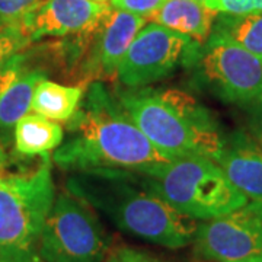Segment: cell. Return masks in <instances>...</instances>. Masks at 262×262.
Listing matches in <instances>:
<instances>
[{"label": "cell", "mask_w": 262, "mask_h": 262, "mask_svg": "<svg viewBox=\"0 0 262 262\" xmlns=\"http://www.w3.org/2000/svg\"><path fill=\"white\" fill-rule=\"evenodd\" d=\"M215 163L248 200L262 203V149L245 130L226 136Z\"/></svg>", "instance_id": "cell-12"}, {"label": "cell", "mask_w": 262, "mask_h": 262, "mask_svg": "<svg viewBox=\"0 0 262 262\" xmlns=\"http://www.w3.org/2000/svg\"><path fill=\"white\" fill-rule=\"evenodd\" d=\"M217 15L215 10L195 0H166L159 10L149 16V20L203 46L213 31Z\"/></svg>", "instance_id": "cell-13"}, {"label": "cell", "mask_w": 262, "mask_h": 262, "mask_svg": "<svg viewBox=\"0 0 262 262\" xmlns=\"http://www.w3.org/2000/svg\"><path fill=\"white\" fill-rule=\"evenodd\" d=\"M64 139L63 127L39 114L24 115L13 128L15 150L20 155H44L56 150Z\"/></svg>", "instance_id": "cell-15"}, {"label": "cell", "mask_w": 262, "mask_h": 262, "mask_svg": "<svg viewBox=\"0 0 262 262\" xmlns=\"http://www.w3.org/2000/svg\"><path fill=\"white\" fill-rule=\"evenodd\" d=\"M102 262H160L150 253L131 248V246H117L108 249Z\"/></svg>", "instance_id": "cell-22"}, {"label": "cell", "mask_w": 262, "mask_h": 262, "mask_svg": "<svg viewBox=\"0 0 262 262\" xmlns=\"http://www.w3.org/2000/svg\"><path fill=\"white\" fill-rule=\"evenodd\" d=\"M191 67L225 102L249 108L262 101V58L229 39L210 35Z\"/></svg>", "instance_id": "cell-7"}, {"label": "cell", "mask_w": 262, "mask_h": 262, "mask_svg": "<svg viewBox=\"0 0 262 262\" xmlns=\"http://www.w3.org/2000/svg\"><path fill=\"white\" fill-rule=\"evenodd\" d=\"M54 200L51 155L8 153L0 144V253L38 251Z\"/></svg>", "instance_id": "cell-4"}, {"label": "cell", "mask_w": 262, "mask_h": 262, "mask_svg": "<svg viewBox=\"0 0 262 262\" xmlns=\"http://www.w3.org/2000/svg\"><path fill=\"white\" fill-rule=\"evenodd\" d=\"M140 175L165 203L194 220L217 219L248 203L222 168L206 156L173 158L162 168Z\"/></svg>", "instance_id": "cell-5"}, {"label": "cell", "mask_w": 262, "mask_h": 262, "mask_svg": "<svg viewBox=\"0 0 262 262\" xmlns=\"http://www.w3.org/2000/svg\"><path fill=\"white\" fill-rule=\"evenodd\" d=\"M66 133L51 158L72 173L96 169L150 173L172 160L150 143L101 80L88 84L77 111L66 121Z\"/></svg>", "instance_id": "cell-1"}, {"label": "cell", "mask_w": 262, "mask_h": 262, "mask_svg": "<svg viewBox=\"0 0 262 262\" xmlns=\"http://www.w3.org/2000/svg\"><path fill=\"white\" fill-rule=\"evenodd\" d=\"M115 96L149 141L170 159L200 155L215 160L225 134L215 117L181 89L118 88Z\"/></svg>", "instance_id": "cell-3"}, {"label": "cell", "mask_w": 262, "mask_h": 262, "mask_svg": "<svg viewBox=\"0 0 262 262\" xmlns=\"http://www.w3.org/2000/svg\"><path fill=\"white\" fill-rule=\"evenodd\" d=\"M31 44L20 25H0V70L19 51Z\"/></svg>", "instance_id": "cell-18"}, {"label": "cell", "mask_w": 262, "mask_h": 262, "mask_svg": "<svg viewBox=\"0 0 262 262\" xmlns=\"http://www.w3.org/2000/svg\"><path fill=\"white\" fill-rule=\"evenodd\" d=\"M113 6L95 0H44L22 20L20 28L31 42L44 37H69L94 32Z\"/></svg>", "instance_id": "cell-10"}, {"label": "cell", "mask_w": 262, "mask_h": 262, "mask_svg": "<svg viewBox=\"0 0 262 262\" xmlns=\"http://www.w3.org/2000/svg\"><path fill=\"white\" fill-rule=\"evenodd\" d=\"M217 13L252 15L262 13V0H208L204 3Z\"/></svg>", "instance_id": "cell-20"}, {"label": "cell", "mask_w": 262, "mask_h": 262, "mask_svg": "<svg viewBox=\"0 0 262 262\" xmlns=\"http://www.w3.org/2000/svg\"><path fill=\"white\" fill-rule=\"evenodd\" d=\"M201 44L172 29L149 22L133 39L117 70L118 80L125 88H144L166 79L179 63Z\"/></svg>", "instance_id": "cell-8"}, {"label": "cell", "mask_w": 262, "mask_h": 262, "mask_svg": "<svg viewBox=\"0 0 262 262\" xmlns=\"http://www.w3.org/2000/svg\"><path fill=\"white\" fill-rule=\"evenodd\" d=\"M0 262H44L38 251L24 253H0Z\"/></svg>", "instance_id": "cell-24"}, {"label": "cell", "mask_w": 262, "mask_h": 262, "mask_svg": "<svg viewBox=\"0 0 262 262\" xmlns=\"http://www.w3.org/2000/svg\"><path fill=\"white\" fill-rule=\"evenodd\" d=\"M211 37L229 39L253 56L262 58V13L227 15L219 13Z\"/></svg>", "instance_id": "cell-17"}, {"label": "cell", "mask_w": 262, "mask_h": 262, "mask_svg": "<svg viewBox=\"0 0 262 262\" xmlns=\"http://www.w3.org/2000/svg\"><path fill=\"white\" fill-rule=\"evenodd\" d=\"M47 77L44 70L28 67L0 95V133L9 134L16 122L28 114L37 84Z\"/></svg>", "instance_id": "cell-16"}, {"label": "cell", "mask_w": 262, "mask_h": 262, "mask_svg": "<svg viewBox=\"0 0 262 262\" xmlns=\"http://www.w3.org/2000/svg\"><path fill=\"white\" fill-rule=\"evenodd\" d=\"M111 3L115 9L125 10L149 19V16L166 3V0H111Z\"/></svg>", "instance_id": "cell-21"}, {"label": "cell", "mask_w": 262, "mask_h": 262, "mask_svg": "<svg viewBox=\"0 0 262 262\" xmlns=\"http://www.w3.org/2000/svg\"><path fill=\"white\" fill-rule=\"evenodd\" d=\"M95 2H102V3H106L108 0H95Z\"/></svg>", "instance_id": "cell-27"}, {"label": "cell", "mask_w": 262, "mask_h": 262, "mask_svg": "<svg viewBox=\"0 0 262 262\" xmlns=\"http://www.w3.org/2000/svg\"><path fill=\"white\" fill-rule=\"evenodd\" d=\"M237 262H262V256H255V258H248V259H244V261H237Z\"/></svg>", "instance_id": "cell-25"}, {"label": "cell", "mask_w": 262, "mask_h": 262, "mask_svg": "<svg viewBox=\"0 0 262 262\" xmlns=\"http://www.w3.org/2000/svg\"><path fill=\"white\" fill-rule=\"evenodd\" d=\"M249 134L262 149V101L249 106Z\"/></svg>", "instance_id": "cell-23"}, {"label": "cell", "mask_w": 262, "mask_h": 262, "mask_svg": "<svg viewBox=\"0 0 262 262\" xmlns=\"http://www.w3.org/2000/svg\"><path fill=\"white\" fill-rule=\"evenodd\" d=\"M86 88L83 84L67 86L44 79L34 91L31 110L53 121H69L82 102Z\"/></svg>", "instance_id": "cell-14"}, {"label": "cell", "mask_w": 262, "mask_h": 262, "mask_svg": "<svg viewBox=\"0 0 262 262\" xmlns=\"http://www.w3.org/2000/svg\"><path fill=\"white\" fill-rule=\"evenodd\" d=\"M44 0H0V25H20Z\"/></svg>", "instance_id": "cell-19"}, {"label": "cell", "mask_w": 262, "mask_h": 262, "mask_svg": "<svg viewBox=\"0 0 262 262\" xmlns=\"http://www.w3.org/2000/svg\"><path fill=\"white\" fill-rule=\"evenodd\" d=\"M147 19L130 12L113 9L103 19L82 64V84L117 76L122 57Z\"/></svg>", "instance_id": "cell-11"}, {"label": "cell", "mask_w": 262, "mask_h": 262, "mask_svg": "<svg viewBox=\"0 0 262 262\" xmlns=\"http://www.w3.org/2000/svg\"><path fill=\"white\" fill-rule=\"evenodd\" d=\"M195 2H200V3H207L208 0H195Z\"/></svg>", "instance_id": "cell-26"}, {"label": "cell", "mask_w": 262, "mask_h": 262, "mask_svg": "<svg viewBox=\"0 0 262 262\" xmlns=\"http://www.w3.org/2000/svg\"><path fill=\"white\" fill-rule=\"evenodd\" d=\"M195 252L214 262L262 256V203L252 201L229 214L198 225Z\"/></svg>", "instance_id": "cell-9"}, {"label": "cell", "mask_w": 262, "mask_h": 262, "mask_svg": "<svg viewBox=\"0 0 262 262\" xmlns=\"http://www.w3.org/2000/svg\"><path fill=\"white\" fill-rule=\"evenodd\" d=\"M72 195L101 211L125 233L169 249L194 242L196 222L165 203L140 173L122 169L73 172L66 182Z\"/></svg>", "instance_id": "cell-2"}, {"label": "cell", "mask_w": 262, "mask_h": 262, "mask_svg": "<svg viewBox=\"0 0 262 262\" xmlns=\"http://www.w3.org/2000/svg\"><path fill=\"white\" fill-rule=\"evenodd\" d=\"M108 241L94 213L69 191L54 200L38 241L44 262H102Z\"/></svg>", "instance_id": "cell-6"}]
</instances>
